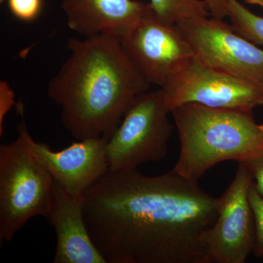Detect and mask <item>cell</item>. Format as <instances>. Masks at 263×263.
<instances>
[{"instance_id":"1","label":"cell","mask_w":263,"mask_h":263,"mask_svg":"<svg viewBox=\"0 0 263 263\" xmlns=\"http://www.w3.org/2000/svg\"><path fill=\"white\" fill-rule=\"evenodd\" d=\"M219 198L174 170H108L85 193L88 231L106 263H209L204 233Z\"/></svg>"},{"instance_id":"2","label":"cell","mask_w":263,"mask_h":263,"mask_svg":"<svg viewBox=\"0 0 263 263\" xmlns=\"http://www.w3.org/2000/svg\"><path fill=\"white\" fill-rule=\"evenodd\" d=\"M67 48L70 54L48 83V98L76 140H109L135 99L152 85L115 36L70 38Z\"/></svg>"},{"instance_id":"3","label":"cell","mask_w":263,"mask_h":263,"mask_svg":"<svg viewBox=\"0 0 263 263\" xmlns=\"http://www.w3.org/2000/svg\"><path fill=\"white\" fill-rule=\"evenodd\" d=\"M181 152L173 169L197 181L226 161L245 162L263 154V133L252 111L186 103L171 111Z\"/></svg>"},{"instance_id":"4","label":"cell","mask_w":263,"mask_h":263,"mask_svg":"<svg viewBox=\"0 0 263 263\" xmlns=\"http://www.w3.org/2000/svg\"><path fill=\"white\" fill-rule=\"evenodd\" d=\"M54 179L23 138L0 146V243L10 242L34 216L47 215Z\"/></svg>"},{"instance_id":"5","label":"cell","mask_w":263,"mask_h":263,"mask_svg":"<svg viewBox=\"0 0 263 263\" xmlns=\"http://www.w3.org/2000/svg\"><path fill=\"white\" fill-rule=\"evenodd\" d=\"M161 88L138 95L106 144L110 171H130L141 164L163 160L172 124Z\"/></svg>"},{"instance_id":"6","label":"cell","mask_w":263,"mask_h":263,"mask_svg":"<svg viewBox=\"0 0 263 263\" xmlns=\"http://www.w3.org/2000/svg\"><path fill=\"white\" fill-rule=\"evenodd\" d=\"M123 49L151 85L163 87L195 57L177 24L166 23L153 11L119 37Z\"/></svg>"},{"instance_id":"7","label":"cell","mask_w":263,"mask_h":263,"mask_svg":"<svg viewBox=\"0 0 263 263\" xmlns=\"http://www.w3.org/2000/svg\"><path fill=\"white\" fill-rule=\"evenodd\" d=\"M253 176L238 162L234 179L219 198L218 215L204 233L209 263H243L253 252L255 226L249 193Z\"/></svg>"},{"instance_id":"8","label":"cell","mask_w":263,"mask_h":263,"mask_svg":"<svg viewBox=\"0 0 263 263\" xmlns=\"http://www.w3.org/2000/svg\"><path fill=\"white\" fill-rule=\"evenodd\" d=\"M177 25L200 61L263 91V50L257 45L212 17Z\"/></svg>"},{"instance_id":"9","label":"cell","mask_w":263,"mask_h":263,"mask_svg":"<svg viewBox=\"0 0 263 263\" xmlns=\"http://www.w3.org/2000/svg\"><path fill=\"white\" fill-rule=\"evenodd\" d=\"M161 89L171 113L186 103L247 111L263 105L262 90L213 68L195 56Z\"/></svg>"},{"instance_id":"10","label":"cell","mask_w":263,"mask_h":263,"mask_svg":"<svg viewBox=\"0 0 263 263\" xmlns=\"http://www.w3.org/2000/svg\"><path fill=\"white\" fill-rule=\"evenodd\" d=\"M24 119L23 114L22 121L17 127L18 134L23 138L34 158L71 195L84 196L86 190L108 171L107 138L81 140L55 152L46 143L33 139Z\"/></svg>"},{"instance_id":"11","label":"cell","mask_w":263,"mask_h":263,"mask_svg":"<svg viewBox=\"0 0 263 263\" xmlns=\"http://www.w3.org/2000/svg\"><path fill=\"white\" fill-rule=\"evenodd\" d=\"M84 196L71 195L54 181L46 219L56 233L54 263H106L93 243L84 220Z\"/></svg>"},{"instance_id":"12","label":"cell","mask_w":263,"mask_h":263,"mask_svg":"<svg viewBox=\"0 0 263 263\" xmlns=\"http://www.w3.org/2000/svg\"><path fill=\"white\" fill-rule=\"evenodd\" d=\"M61 5L69 28L85 37L119 38L153 11L150 3L135 0H62Z\"/></svg>"},{"instance_id":"13","label":"cell","mask_w":263,"mask_h":263,"mask_svg":"<svg viewBox=\"0 0 263 263\" xmlns=\"http://www.w3.org/2000/svg\"><path fill=\"white\" fill-rule=\"evenodd\" d=\"M154 14L166 23L179 24L210 15L204 0H150Z\"/></svg>"},{"instance_id":"14","label":"cell","mask_w":263,"mask_h":263,"mask_svg":"<svg viewBox=\"0 0 263 263\" xmlns=\"http://www.w3.org/2000/svg\"><path fill=\"white\" fill-rule=\"evenodd\" d=\"M227 6L235 32L254 44L263 46V17L254 14L238 0H227Z\"/></svg>"},{"instance_id":"15","label":"cell","mask_w":263,"mask_h":263,"mask_svg":"<svg viewBox=\"0 0 263 263\" xmlns=\"http://www.w3.org/2000/svg\"><path fill=\"white\" fill-rule=\"evenodd\" d=\"M249 199L255 226L253 253L257 257H263V197L257 192L254 182L249 190Z\"/></svg>"},{"instance_id":"16","label":"cell","mask_w":263,"mask_h":263,"mask_svg":"<svg viewBox=\"0 0 263 263\" xmlns=\"http://www.w3.org/2000/svg\"><path fill=\"white\" fill-rule=\"evenodd\" d=\"M7 3L10 13L24 22L37 19L43 9V0H7Z\"/></svg>"},{"instance_id":"17","label":"cell","mask_w":263,"mask_h":263,"mask_svg":"<svg viewBox=\"0 0 263 263\" xmlns=\"http://www.w3.org/2000/svg\"><path fill=\"white\" fill-rule=\"evenodd\" d=\"M15 104V92L7 81H0V136H3L5 116Z\"/></svg>"},{"instance_id":"18","label":"cell","mask_w":263,"mask_h":263,"mask_svg":"<svg viewBox=\"0 0 263 263\" xmlns=\"http://www.w3.org/2000/svg\"><path fill=\"white\" fill-rule=\"evenodd\" d=\"M243 163L247 164L253 179L255 180L254 186L263 197V154Z\"/></svg>"},{"instance_id":"19","label":"cell","mask_w":263,"mask_h":263,"mask_svg":"<svg viewBox=\"0 0 263 263\" xmlns=\"http://www.w3.org/2000/svg\"><path fill=\"white\" fill-rule=\"evenodd\" d=\"M212 18L223 20L228 15L227 0H204Z\"/></svg>"},{"instance_id":"20","label":"cell","mask_w":263,"mask_h":263,"mask_svg":"<svg viewBox=\"0 0 263 263\" xmlns=\"http://www.w3.org/2000/svg\"><path fill=\"white\" fill-rule=\"evenodd\" d=\"M245 2L249 4L257 5L263 8V0H245Z\"/></svg>"},{"instance_id":"21","label":"cell","mask_w":263,"mask_h":263,"mask_svg":"<svg viewBox=\"0 0 263 263\" xmlns=\"http://www.w3.org/2000/svg\"><path fill=\"white\" fill-rule=\"evenodd\" d=\"M259 127H260L261 130H262L263 133V124H260V125H259Z\"/></svg>"},{"instance_id":"22","label":"cell","mask_w":263,"mask_h":263,"mask_svg":"<svg viewBox=\"0 0 263 263\" xmlns=\"http://www.w3.org/2000/svg\"><path fill=\"white\" fill-rule=\"evenodd\" d=\"M5 2H7V0H0V3H4Z\"/></svg>"}]
</instances>
